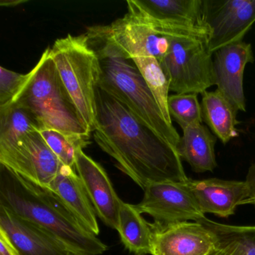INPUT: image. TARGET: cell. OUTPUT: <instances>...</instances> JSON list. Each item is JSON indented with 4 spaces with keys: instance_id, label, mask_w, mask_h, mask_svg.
I'll return each instance as SVG.
<instances>
[{
    "instance_id": "cell-1",
    "label": "cell",
    "mask_w": 255,
    "mask_h": 255,
    "mask_svg": "<svg viewBox=\"0 0 255 255\" xmlns=\"http://www.w3.org/2000/svg\"><path fill=\"white\" fill-rule=\"evenodd\" d=\"M97 108L95 141L143 190L150 183L189 181L175 147L99 86Z\"/></svg>"
},
{
    "instance_id": "cell-2",
    "label": "cell",
    "mask_w": 255,
    "mask_h": 255,
    "mask_svg": "<svg viewBox=\"0 0 255 255\" xmlns=\"http://www.w3.org/2000/svg\"><path fill=\"white\" fill-rule=\"evenodd\" d=\"M0 206L47 230L76 255H101L108 249L51 189L1 164Z\"/></svg>"
},
{
    "instance_id": "cell-3",
    "label": "cell",
    "mask_w": 255,
    "mask_h": 255,
    "mask_svg": "<svg viewBox=\"0 0 255 255\" xmlns=\"http://www.w3.org/2000/svg\"><path fill=\"white\" fill-rule=\"evenodd\" d=\"M101 64L99 87L126 106L134 116L177 148L180 136L163 114L132 59L112 44L96 26L86 32Z\"/></svg>"
},
{
    "instance_id": "cell-4",
    "label": "cell",
    "mask_w": 255,
    "mask_h": 255,
    "mask_svg": "<svg viewBox=\"0 0 255 255\" xmlns=\"http://www.w3.org/2000/svg\"><path fill=\"white\" fill-rule=\"evenodd\" d=\"M61 80L69 94L79 119L89 134L96 128L97 91L101 80L99 58L89 43L87 33L68 35L50 48Z\"/></svg>"
},
{
    "instance_id": "cell-5",
    "label": "cell",
    "mask_w": 255,
    "mask_h": 255,
    "mask_svg": "<svg viewBox=\"0 0 255 255\" xmlns=\"http://www.w3.org/2000/svg\"><path fill=\"white\" fill-rule=\"evenodd\" d=\"M31 71L32 77L13 102L20 103L33 113L40 131L54 129L67 135H90L80 122L75 106L50 57V47Z\"/></svg>"
},
{
    "instance_id": "cell-6",
    "label": "cell",
    "mask_w": 255,
    "mask_h": 255,
    "mask_svg": "<svg viewBox=\"0 0 255 255\" xmlns=\"http://www.w3.org/2000/svg\"><path fill=\"white\" fill-rule=\"evenodd\" d=\"M203 0H129L128 11L159 33L169 38L208 41L210 32L203 21Z\"/></svg>"
},
{
    "instance_id": "cell-7",
    "label": "cell",
    "mask_w": 255,
    "mask_h": 255,
    "mask_svg": "<svg viewBox=\"0 0 255 255\" xmlns=\"http://www.w3.org/2000/svg\"><path fill=\"white\" fill-rule=\"evenodd\" d=\"M162 62L171 77L170 91L176 94H202L216 85L213 54L201 40L171 38Z\"/></svg>"
},
{
    "instance_id": "cell-8",
    "label": "cell",
    "mask_w": 255,
    "mask_h": 255,
    "mask_svg": "<svg viewBox=\"0 0 255 255\" xmlns=\"http://www.w3.org/2000/svg\"><path fill=\"white\" fill-rule=\"evenodd\" d=\"M0 164L47 188L63 165L38 129L26 132L11 147L0 150Z\"/></svg>"
},
{
    "instance_id": "cell-9",
    "label": "cell",
    "mask_w": 255,
    "mask_h": 255,
    "mask_svg": "<svg viewBox=\"0 0 255 255\" xmlns=\"http://www.w3.org/2000/svg\"><path fill=\"white\" fill-rule=\"evenodd\" d=\"M137 209L153 218L155 225L165 226L205 217L187 183H150Z\"/></svg>"
},
{
    "instance_id": "cell-10",
    "label": "cell",
    "mask_w": 255,
    "mask_h": 255,
    "mask_svg": "<svg viewBox=\"0 0 255 255\" xmlns=\"http://www.w3.org/2000/svg\"><path fill=\"white\" fill-rule=\"evenodd\" d=\"M202 18L210 32L207 48L213 54L243 41L255 22V0H203Z\"/></svg>"
},
{
    "instance_id": "cell-11",
    "label": "cell",
    "mask_w": 255,
    "mask_h": 255,
    "mask_svg": "<svg viewBox=\"0 0 255 255\" xmlns=\"http://www.w3.org/2000/svg\"><path fill=\"white\" fill-rule=\"evenodd\" d=\"M98 30L129 59L152 56L162 62L168 53L169 37L155 30L132 11Z\"/></svg>"
},
{
    "instance_id": "cell-12",
    "label": "cell",
    "mask_w": 255,
    "mask_h": 255,
    "mask_svg": "<svg viewBox=\"0 0 255 255\" xmlns=\"http://www.w3.org/2000/svg\"><path fill=\"white\" fill-rule=\"evenodd\" d=\"M151 226L152 255H208L219 248L216 235L198 222Z\"/></svg>"
},
{
    "instance_id": "cell-13",
    "label": "cell",
    "mask_w": 255,
    "mask_h": 255,
    "mask_svg": "<svg viewBox=\"0 0 255 255\" xmlns=\"http://www.w3.org/2000/svg\"><path fill=\"white\" fill-rule=\"evenodd\" d=\"M75 169L97 216L107 226L117 231L122 200L118 196L107 171L83 150L77 153Z\"/></svg>"
},
{
    "instance_id": "cell-14",
    "label": "cell",
    "mask_w": 255,
    "mask_h": 255,
    "mask_svg": "<svg viewBox=\"0 0 255 255\" xmlns=\"http://www.w3.org/2000/svg\"><path fill=\"white\" fill-rule=\"evenodd\" d=\"M216 85L220 92L238 111H246L243 74L249 63L255 62L252 45L240 41L215 52Z\"/></svg>"
},
{
    "instance_id": "cell-15",
    "label": "cell",
    "mask_w": 255,
    "mask_h": 255,
    "mask_svg": "<svg viewBox=\"0 0 255 255\" xmlns=\"http://www.w3.org/2000/svg\"><path fill=\"white\" fill-rule=\"evenodd\" d=\"M0 228L20 255H76L51 233L0 206Z\"/></svg>"
},
{
    "instance_id": "cell-16",
    "label": "cell",
    "mask_w": 255,
    "mask_h": 255,
    "mask_svg": "<svg viewBox=\"0 0 255 255\" xmlns=\"http://www.w3.org/2000/svg\"><path fill=\"white\" fill-rule=\"evenodd\" d=\"M188 185L204 214L211 213L219 217H229L234 214L238 206L246 204L249 198L246 181L189 179Z\"/></svg>"
},
{
    "instance_id": "cell-17",
    "label": "cell",
    "mask_w": 255,
    "mask_h": 255,
    "mask_svg": "<svg viewBox=\"0 0 255 255\" xmlns=\"http://www.w3.org/2000/svg\"><path fill=\"white\" fill-rule=\"evenodd\" d=\"M49 189L62 199L74 216L91 232L96 236L100 234L96 212L75 168L62 165Z\"/></svg>"
},
{
    "instance_id": "cell-18",
    "label": "cell",
    "mask_w": 255,
    "mask_h": 255,
    "mask_svg": "<svg viewBox=\"0 0 255 255\" xmlns=\"http://www.w3.org/2000/svg\"><path fill=\"white\" fill-rule=\"evenodd\" d=\"M183 132L176 148L180 159L188 162L195 172L213 171L217 166L216 136L202 124L187 127Z\"/></svg>"
},
{
    "instance_id": "cell-19",
    "label": "cell",
    "mask_w": 255,
    "mask_h": 255,
    "mask_svg": "<svg viewBox=\"0 0 255 255\" xmlns=\"http://www.w3.org/2000/svg\"><path fill=\"white\" fill-rule=\"evenodd\" d=\"M125 249L136 255L151 254L153 228L136 206L122 201L117 229Z\"/></svg>"
},
{
    "instance_id": "cell-20",
    "label": "cell",
    "mask_w": 255,
    "mask_h": 255,
    "mask_svg": "<svg viewBox=\"0 0 255 255\" xmlns=\"http://www.w3.org/2000/svg\"><path fill=\"white\" fill-rule=\"evenodd\" d=\"M201 95L203 120L213 133L227 144L238 135L236 128L238 110L217 90L206 91Z\"/></svg>"
},
{
    "instance_id": "cell-21",
    "label": "cell",
    "mask_w": 255,
    "mask_h": 255,
    "mask_svg": "<svg viewBox=\"0 0 255 255\" xmlns=\"http://www.w3.org/2000/svg\"><path fill=\"white\" fill-rule=\"evenodd\" d=\"M38 129L39 123L33 113L19 102L0 107V150L12 146L22 135Z\"/></svg>"
},
{
    "instance_id": "cell-22",
    "label": "cell",
    "mask_w": 255,
    "mask_h": 255,
    "mask_svg": "<svg viewBox=\"0 0 255 255\" xmlns=\"http://www.w3.org/2000/svg\"><path fill=\"white\" fill-rule=\"evenodd\" d=\"M132 59L154 97L165 120L172 125L168 107L171 77L165 65L152 56H138Z\"/></svg>"
},
{
    "instance_id": "cell-23",
    "label": "cell",
    "mask_w": 255,
    "mask_h": 255,
    "mask_svg": "<svg viewBox=\"0 0 255 255\" xmlns=\"http://www.w3.org/2000/svg\"><path fill=\"white\" fill-rule=\"evenodd\" d=\"M198 222L216 235L219 246L232 248L240 255H255V226L224 225L206 217Z\"/></svg>"
},
{
    "instance_id": "cell-24",
    "label": "cell",
    "mask_w": 255,
    "mask_h": 255,
    "mask_svg": "<svg viewBox=\"0 0 255 255\" xmlns=\"http://www.w3.org/2000/svg\"><path fill=\"white\" fill-rule=\"evenodd\" d=\"M40 132L60 162L72 168H75L79 150L90 144V135H70L54 129H43Z\"/></svg>"
},
{
    "instance_id": "cell-25",
    "label": "cell",
    "mask_w": 255,
    "mask_h": 255,
    "mask_svg": "<svg viewBox=\"0 0 255 255\" xmlns=\"http://www.w3.org/2000/svg\"><path fill=\"white\" fill-rule=\"evenodd\" d=\"M168 112L171 119L182 129L194 125L202 124V110L197 94H176L168 100Z\"/></svg>"
},
{
    "instance_id": "cell-26",
    "label": "cell",
    "mask_w": 255,
    "mask_h": 255,
    "mask_svg": "<svg viewBox=\"0 0 255 255\" xmlns=\"http://www.w3.org/2000/svg\"><path fill=\"white\" fill-rule=\"evenodd\" d=\"M32 71L22 74L1 67L0 68V107L11 104L23 90L29 79Z\"/></svg>"
},
{
    "instance_id": "cell-27",
    "label": "cell",
    "mask_w": 255,
    "mask_h": 255,
    "mask_svg": "<svg viewBox=\"0 0 255 255\" xmlns=\"http://www.w3.org/2000/svg\"><path fill=\"white\" fill-rule=\"evenodd\" d=\"M0 255H20L8 234L0 228Z\"/></svg>"
},
{
    "instance_id": "cell-28",
    "label": "cell",
    "mask_w": 255,
    "mask_h": 255,
    "mask_svg": "<svg viewBox=\"0 0 255 255\" xmlns=\"http://www.w3.org/2000/svg\"><path fill=\"white\" fill-rule=\"evenodd\" d=\"M246 183L249 192V198L246 200V204H253L255 207V164L249 168Z\"/></svg>"
},
{
    "instance_id": "cell-29",
    "label": "cell",
    "mask_w": 255,
    "mask_h": 255,
    "mask_svg": "<svg viewBox=\"0 0 255 255\" xmlns=\"http://www.w3.org/2000/svg\"><path fill=\"white\" fill-rule=\"evenodd\" d=\"M208 255H240L235 249L228 246H219L217 249Z\"/></svg>"
},
{
    "instance_id": "cell-30",
    "label": "cell",
    "mask_w": 255,
    "mask_h": 255,
    "mask_svg": "<svg viewBox=\"0 0 255 255\" xmlns=\"http://www.w3.org/2000/svg\"><path fill=\"white\" fill-rule=\"evenodd\" d=\"M26 1H23V0H13V1H10V0H4L2 2H0V5L2 7H14L17 5H20V4L25 3Z\"/></svg>"
},
{
    "instance_id": "cell-31",
    "label": "cell",
    "mask_w": 255,
    "mask_h": 255,
    "mask_svg": "<svg viewBox=\"0 0 255 255\" xmlns=\"http://www.w3.org/2000/svg\"></svg>"
}]
</instances>
